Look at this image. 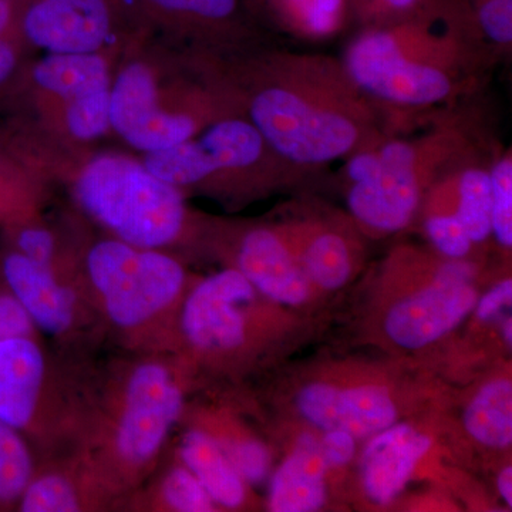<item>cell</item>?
Instances as JSON below:
<instances>
[{
	"instance_id": "cell-34",
	"label": "cell",
	"mask_w": 512,
	"mask_h": 512,
	"mask_svg": "<svg viewBox=\"0 0 512 512\" xmlns=\"http://www.w3.org/2000/svg\"><path fill=\"white\" fill-rule=\"evenodd\" d=\"M16 252L26 256L36 264L47 266V268L59 272L55 266L56 242L49 229L42 227L20 229L18 237H16Z\"/></svg>"
},
{
	"instance_id": "cell-18",
	"label": "cell",
	"mask_w": 512,
	"mask_h": 512,
	"mask_svg": "<svg viewBox=\"0 0 512 512\" xmlns=\"http://www.w3.org/2000/svg\"><path fill=\"white\" fill-rule=\"evenodd\" d=\"M328 471L318 437L311 433L302 434L271 478L269 511L322 510L328 500Z\"/></svg>"
},
{
	"instance_id": "cell-26",
	"label": "cell",
	"mask_w": 512,
	"mask_h": 512,
	"mask_svg": "<svg viewBox=\"0 0 512 512\" xmlns=\"http://www.w3.org/2000/svg\"><path fill=\"white\" fill-rule=\"evenodd\" d=\"M420 210L424 212V232L439 255L446 259H467L474 244L457 215L450 208L429 201H424Z\"/></svg>"
},
{
	"instance_id": "cell-39",
	"label": "cell",
	"mask_w": 512,
	"mask_h": 512,
	"mask_svg": "<svg viewBox=\"0 0 512 512\" xmlns=\"http://www.w3.org/2000/svg\"><path fill=\"white\" fill-rule=\"evenodd\" d=\"M15 10V0H0V36L8 30Z\"/></svg>"
},
{
	"instance_id": "cell-28",
	"label": "cell",
	"mask_w": 512,
	"mask_h": 512,
	"mask_svg": "<svg viewBox=\"0 0 512 512\" xmlns=\"http://www.w3.org/2000/svg\"><path fill=\"white\" fill-rule=\"evenodd\" d=\"M208 431V430H207ZM210 433V431H208ZM228 460L248 485L264 483L271 473V451L264 441L251 436H215Z\"/></svg>"
},
{
	"instance_id": "cell-19",
	"label": "cell",
	"mask_w": 512,
	"mask_h": 512,
	"mask_svg": "<svg viewBox=\"0 0 512 512\" xmlns=\"http://www.w3.org/2000/svg\"><path fill=\"white\" fill-rule=\"evenodd\" d=\"M178 461L197 477L217 507L238 510L247 503L249 485L207 430L185 431L178 444Z\"/></svg>"
},
{
	"instance_id": "cell-33",
	"label": "cell",
	"mask_w": 512,
	"mask_h": 512,
	"mask_svg": "<svg viewBox=\"0 0 512 512\" xmlns=\"http://www.w3.org/2000/svg\"><path fill=\"white\" fill-rule=\"evenodd\" d=\"M37 332L35 322L13 293L6 288L0 291V340L36 339Z\"/></svg>"
},
{
	"instance_id": "cell-7",
	"label": "cell",
	"mask_w": 512,
	"mask_h": 512,
	"mask_svg": "<svg viewBox=\"0 0 512 512\" xmlns=\"http://www.w3.org/2000/svg\"><path fill=\"white\" fill-rule=\"evenodd\" d=\"M265 301L237 268L207 276L185 293L175 348L207 365L245 359L261 332Z\"/></svg>"
},
{
	"instance_id": "cell-21",
	"label": "cell",
	"mask_w": 512,
	"mask_h": 512,
	"mask_svg": "<svg viewBox=\"0 0 512 512\" xmlns=\"http://www.w3.org/2000/svg\"><path fill=\"white\" fill-rule=\"evenodd\" d=\"M33 79L67 100L110 89L109 66L97 52L50 53L36 64Z\"/></svg>"
},
{
	"instance_id": "cell-4",
	"label": "cell",
	"mask_w": 512,
	"mask_h": 512,
	"mask_svg": "<svg viewBox=\"0 0 512 512\" xmlns=\"http://www.w3.org/2000/svg\"><path fill=\"white\" fill-rule=\"evenodd\" d=\"M470 140L450 123L413 140L383 137L353 153L346 164L353 221L377 237L409 227L431 185L473 158Z\"/></svg>"
},
{
	"instance_id": "cell-2",
	"label": "cell",
	"mask_w": 512,
	"mask_h": 512,
	"mask_svg": "<svg viewBox=\"0 0 512 512\" xmlns=\"http://www.w3.org/2000/svg\"><path fill=\"white\" fill-rule=\"evenodd\" d=\"M248 103L249 121L286 163L305 170L382 140V107L350 79L342 60L279 53Z\"/></svg>"
},
{
	"instance_id": "cell-29",
	"label": "cell",
	"mask_w": 512,
	"mask_h": 512,
	"mask_svg": "<svg viewBox=\"0 0 512 512\" xmlns=\"http://www.w3.org/2000/svg\"><path fill=\"white\" fill-rule=\"evenodd\" d=\"M66 123L73 137L89 141L111 127L110 89L69 100Z\"/></svg>"
},
{
	"instance_id": "cell-24",
	"label": "cell",
	"mask_w": 512,
	"mask_h": 512,
	"mask_svg": "<svg viewBox=\"0 0 512 512\" xmlns=\"http://www.w3.org/2000/svg\"><path fill=\"white\" fill-rule=\"evenodd\" d=\"M35 474L25 434L0 420V505L18 504Z\"/></svg>"
},
{
	"instance_id": "cell-23",
	"label": "cell",
	"mask_w": 512,
	"mask_h": 512,
	"mask_svg": "<svg viewBox=\"0 0 512 512\" xmlns=\"http://www.w3.org/2000/svg\"><path fill=\"white\" fill-rule=\"evenodd\" d=\"M97 498L82 468L77 473L50 470L33 476L18 507L23 512H74L86 510Z\"/></svg>"
},
{
	"instance_id": "cell-3",
	"label": "cell",
	"mask_w": 512,
	"mask_h": 512,
	"mask_svg": "<svg viewBox=\"0 0 512 512\" xmlns=\"http://www.w3.org/2000/svg\"><path fill=\"white\" fill-rule=\"evenodd\" d=\"M90 420L82 470L100 498L140 483L163 456L185 409V383L174 360L148 353L111 379Z\"/></svg>"
},
{
	"instance_id": "cell-6",
	"label": "cell",
	"mask_w": 512,
	"mask_h": 512,
	"mask_svg": "<svg viewBox=\"0 0 512 512\" xmlns=\"http://www.w3.org/2000/svg\"><path fill=\"white\" fill-rule=\"evenodd\" d=\"M76 197L94 221L133 247H168L187 225L180 188L131 158H94L77 178Z\"/></svg>"
},
{
	"instance_id": "cell-40",
	"label": "cell",
	"mask_w": 512,
	"mask_h": 512,
	"mask_svg": "<svg viewBox=\"0 0 512 512\" xmlns=\"http://www.w3.org/2000/svg\"><path fill=\"white\" fill-rule=\"evenodd\" d=\"M503 338L505 346L511 349L512 346V322L511 318L505 319L503 323Z\"/></svg>"
},
{
	"instance_id": "cell-25",
	"label": "cell",
	"mask_w": 512,
	"mask_h": 512,
	"mask_svg": "<svg viewBox=\"0 0 512 512\" xmlns=\"http://www.w3.org/2000/svg\"><path fill=\"white\" fill-rule=\"evenodd\" d=\"M151 507L171 512H211L217 504L197 477L178 461L158 478L151 495Z\"/></svg>"
},
{
	"instance_id": "cell-37",
	"label": "cell",
	"mask_w": 512,
	"mask_h": 512,
	"mask_svg": "<svg viewBox=\"0 0 512 512\" xmlns=\"http://www.w3.org/2000/svg\"><path fill=\"white\" fill-rule=\"evenodd\" d=\"M16 66V53L5 40L0 39V84L9 79Z\"/></svg>"
},
{
	"instance_id": "cell-17",
	"label": "cell",
	"mask_w": 512,
	"mask_h": 512,
	"mask_svg": "<svg viewBox=\"0 0 512 512\" xmlns=\"http://www.w3.org/2000/svg\"><path fill=\"white\" fill-rule=\"evenodd\" d=\"M282 228L313 288L336 292L348 284L357 258V247L348 232L319 220Z\"/></svg>"
},
{
	"instance_id": "cell-32",
	"label": "cell",
	"mask_w": 512,
	"mask_h": 512,
	"mask_svg": "<svg viewBox=\"0 0 512 512\" xmlns=\"http://www.w3.org/2000/svg\"><path fill=\"white\" fill-rule=\"evenodd\" d=\"M426 2L427 0H350V10L363 28H372L402 19Z\"/></svg>"
},
{
	"instance_id": "cell-11",
	"label": "cell",
	"mask_w": 512,
	"mask_h": 512,
	"mask_svg": "<svg viewBox=\"0 0 512 512\" xmlns=\"http://www.w3.org/2000/svg\"><path fill=\"white\" fill-rule=\"evenodd\" d=\"M295 406L316 429L345 430L359 440L370 439L400 421L392 390L377 383L311 382L296 393Z\"/></svg>"
},
{
	"instance_id": "cell-16",
	"label": "cell",
	"mask_w": 512,
	"mask_h": 512,
	"mask_svg": "<svg viewBox=\"0 0 512 512\" xmlns=\"http://www.w3.org/2000/svg\"><path fill=\"white\" fill-rule=\"evenodd\" d=\"M431 447L430 434L409 421H397L370 437L359 463L360 485L367 500L379 507L392 504Z\"/></svg>"
},
{
	"instance_id": "cell-10",
	"label": "cell",
	"mask_w": 512,
	"mask_h": 512,
	"mask_svg": "<svg viewBox=\"0 0 512 512\" xmlns=\"http://www.w3.org/2000/svg\"><path fill=\"white\" fill-rule=\"evenodd\" d=\"M110 121L126 143L147 154L183 143L200 127L191 114L160 109L156 79L143 63L128 64L110 89Z\"/></svg>"
},
{
	"instance_id": "cell-38",
	"label": "cell",
	"mask_w": 512,
	"mask_h": 512,
	"mask_svg": "<svg viewBox=\"0 0 512 512\" xmlns=\"http://www.w3.org/2000/svg\"><path fill=\"white\" fill-rule=\"evenodd\" d=\"M498 493L503 497L504 503L512 507V468L510 464L500 471L497 477Z\"/></svg>"
},
{
	"instance_id": "cell-36",
	"label": "cell",
	"mask_w": 512,
	"mask_h": 512,
	"mask_svg": "<svg viewBox=\"0 0 512 512\" xmlns=\"http://www.w3.org/2000/svg\"><path fill=\"white\" fill-rule=\"evenodd\" d=\"M511 302L512 281L511 278H505L488 289L483 296H478L473 313H476V318L480 322H488L500 316L507 306H511Z\"/></svg>"
},
{
	"instance_id": "cell-5",
	"label": "cell",
	"mask_w": 512,
	"mask_h": 512,
	"mask_svg": "<svg viewBox=\"0 0 512 512\" xmlns=\"http://www.w3.org/2000/svg\"><path fill=\"white\" fill-rule=\"evenodd\" d=\"M84 271V295L117 335L148 353L175 348L178 313L190 288L177 259L106 239L90 249Z\"/></svg>"
},
{
	"instance_id": "cell-9",
	"label": "cell",
	"mask_w": 512,
	"mask_h": 512,
	"mask_svg": "<svg viewBox=\"0 0 512 512\" xmlns=\"http://www.w3.org/2000/svg\"><path fill=\"white\" fill-rule=\"evenodd\" d=\"M286 163L268 146L254 124L224 119L212 124L197 140L148 153L146 167L175 187L207 183L220 174L245 173L261 165Z\"/></svg>"
},
{
	"instance_id": "cell-35",
	"label": "cell",
	"mask_w": 512,
	"mask_h": 512,
	"mask_svg": "<svg viewBox=\"0 0 512 512\" xmlns=\"http://www.w3.org/2000/svg\"><path fill=\"white\" fill-rule=\"evenodd\" d=\"M357 441L355 436L345 430L323 431L319 439L323 460L329 470L342 468L352 463L357 453Z\"/></svg>"
},
{
	"instance_id": "cell-13",
	"label": "cell",
	"mask_w": 512,
	"mask_h": 512,
	"mask_svg": "<svg viewBox=\"0 0 512 512\" xmlns=\"http://www.w3.org/2000/svg\"><path fill=\"white\" fill-rule=\"evenodd\" d=\"M2 274L6 289L22 303L39 332L66 338L83 325V291L59 272L15 251L3 259Z\"/></svg>"
},
{
	"instance_id": "cell-22",
	"label": "cell",
	"mask_w": 512,
	"mask_h": 512,
	"mask_svg": "<svg viewBox=\"0 0 512 512\" xmlns=\"http://www.w3.org/2000/svg\"><path fill=\"white\" fill-rule=\"evenodd\" d=\"M269 12L285 32L301 40L322 42L345 28L350 0H265Z\"/></svg>"
},
{
	"instance_id": "cell-15",
	"label": "cell",
	"mask_w": 512,
	"mask_h": 512,
	"mask_svg": "<svg viewBox=\"0 0 512 512\" xmlns=\"http://www.w3.org/2000/svg\"><path fill=\"white\" fill-rule=\"evenodd\" d=\"M22 29L49 53L97 52L110 36V5L107 0H30Z\"/></svg>"
},
{
	"instance_id": "cell-27",
	"label": "cell",
	"mask_w": 512,
	"mask_h": 512,
	"mask_svg": "<svg viewBox=\"0 0 512 512\" xmlns=\"http://www.w3.org/2000/svg\"><path fill=\"white\" fill-rule=\"evenodd\" d=\"M491 228L498 244L512 248V156L505 151L490 167Z\"/></svg>"
},
{
	"instance_id": "cell-14",
	"label": "cell",
	"mask_w": 512,
	"mask_h": 512,
	"mask_svg": "<svg viewBox=\"0 0 512 512\" xmlns=\"http://www.w3.org/2000/svg\"><path fill=\"white\" fill-rule=\"evenodd\" d=\"M234 268L269 302L278 305H305L315 291L282 227H255L245 232Z\"/></svg>"
},
{
	"instance_id": "cell-12",
	"label": "cell",
	"mask_w": 512,
	"mask_h": 512,
	"mask_svg": "<svg viewBox=\"0 0 512 512\" xmlns=\"http://www.w3.org/2000/svg\"><path fill=\"white\" fill-rule=\"evenodd\" d=\"M55 377L37 339L0 340V420L25 436L45 429L55 410Z\"/></svg>"
},
{
	"instance_id": "cell-31",
	"label": "cell",
	"mask_w": 512,
	"mask_h": 512,
	"mask_svg": "<svg viewBox=\"0 0 512 512\" xmlns=\"http://www.w3.org/2000/svg\"><path fill=\"white\" fill-rule=\"evenodd\" d=\"M481 35L493 49H511L512 0H468Z\"/></svg>"
},
{
	"instance_id": "cell-20",
	"label": "cell",
	"mask_w": 512,
	"mask_h": 512,
	"mask_svg": "<svg viewBox=\"0 0 512 512\" xmlns=\"http://www.w3.org/2000/svg\"><path fill=\"white\" fill-rule=\"evenodd\" d=\"M464 429L477 444L507 450L512 443V383L495 377L478 387L463 414Z\"/></svg>"
},
{
	"instance_id": "cell-1",
	"label": "cell",
	"mask_w": 512,
	"mask_h": 512,
	"mask_svg": "<svg viewBox=\"0 0 512 512\" xmlns=\"http://www.w3.org/2000/svg\"><path fill=\"white\" fill-rule=\"evenodd\" d=\"M488 47L468 0H427L402 19L363 28L342 64L382 109H430L473 89Z\"/></svg>"
},
{
	"instance_id": "cell-8",
	"label": "cell",
	"mask_w": 512,
	"mask_h": 512,
	"mask_svg": "<svg viewBox=\"0 0 512 512\" xmlns=\"http://www.w3.org/2000/svg\"><path fill=\"white\" fill-rule=\"evenodd\" d=\"M427 279L384 311V336L397 348L420 350L450 335L473 313L476 266L466 259L429 261Z\"/></svg>"
},
{
	"instance_id": "cell-30",
	"label": "cell",
	"mask_w": 512,
	"mask_h": 512,
	"mask_svg": "<svg viewBox=\"0 0 512 512\" xmlns=\"http://www.w3.org/2000/svg\"><path fill=\"white\" fill-rule=\"evenodd\" d=\"M148 6L173 18L222 25L237 15L239 0H144Z\"/></svg>"
}]
</instances>
